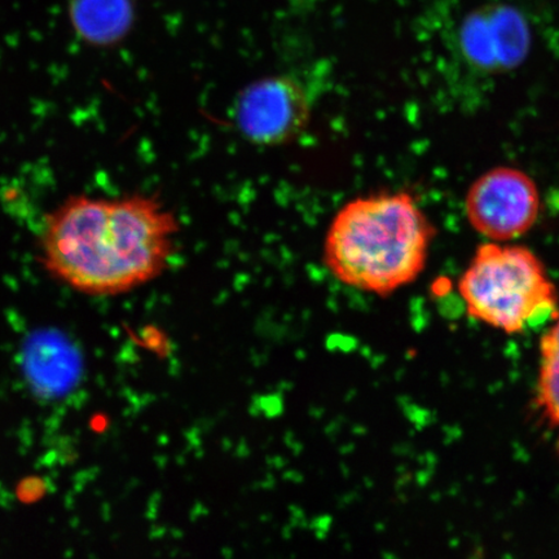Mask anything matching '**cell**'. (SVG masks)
<instances>
[{"instance_id": "cell-1", "label": "cell", "mask_w": 559, "mask_h": 559, "mask_svg": "<svg viewBox=\"0 0 559 559\" xmlns=\"http://www.w3.org/2000/svg\"><path fill=\"white\" fill-rule=\"evenodd\" d=\"M180 225L155 195L74 194L41 223V265L91 297H116L156 280L175 251Z\"/></svg>"}, {"instance_id": "cell-4", "label": "cell", "mask_w": 559, "mask_h": 559, "mask_svg": "<svg viewBox=\"0 0 559 559\" xmlns=\"http://www.w3.org/2000/svg\"><path fill=\"white\" fill-rule=\"evenodd\" d=\"M465 213L471 226L489 241L509 242L535 226L540 193L528 174L515 167H495L467 191Z\"/></svg>"}, {"instance_id": "cell-8", "label": "cell", "mask_w": 559, "mask_h": 559, "mask_svg": "<svg viewBox=\"0 0 559 559\" xmlns=\"http://www.w3.org/2000/svg\"><path fill=\"white\" fill-rule=\"evenodd\" d=\"M535 407L559 436V313L540 337Z\"/></svg>"}, {"instance_id": "cell-7", "label": "cell", "mask_w": 559, "mask_h": 559, "mask_svg": "<svg viewBox=\"0 0 559 559\" xmlns=\"http://www.w3.org/2000/svg\"><path fill=\"white\" fill-rule=\"evenodd\" d=\"M70 16L74 31L94 46L122 40L134 23L132 0H72Z\"/></svg>"}, {"instance_id": "cell-5", "label": "cell", "mask_w": 559, "mask_h": 559, "mask_svg": "<svg viewBox=\"0 0 559 559\" xmlns=\"http://www.w3.org/2000/svg\"><path fill=\"white\" fill-rule=\"evenodd\" d=\"M235 116L241 134L249 142L282 145L302 134L309 124L310 96L293 76H269L243 91Z\"/></svg>"}, {"instance_id": "cell-6", "label": "cell", "mask_w": 559, "mask_h": 559, "mask_svg": "<svg viewBox=\"0 0 559 559\" xmlns=\"http://www.w3.org/2000/svg\"><path fill=\"white\" fill-rule=\"evenodd\" d=\"M527 31L513 11H496L477 16L464 27L463 44L475 64L510 68L519 64L527 51Z\"/></svg>"}, {"instance_id": "cell-3", "label": "cell", "mask_w": 559, "mask_h": 559, "mask_svg": "<svg viewBox=\"0 0 559 559\" xmlns=\"http://www.w3.org/2000/svg\"><path fill=\"white\" fill-rule=\"evenodd\" d=\"M467 317L508 335L554 321L558 290L540 258L521 245L481 243L459 280Z\"/></svg>"}, {"instance_id": "cell-2", "label": "cell", "mask_w": 559, "mask_h": 559, "mask_svg": "<svg viewBox=\"0 0 559 559\" xmlns=\"http://www.w3.org/2000/svg\"><path fill=\"white\" fill-rule=\"evenodd\" d=\"M435 237L436 227L411 193L360 195L333 216L324 262L341 283L383 297L423 274Z\"/></svg>"}]
</instances>
